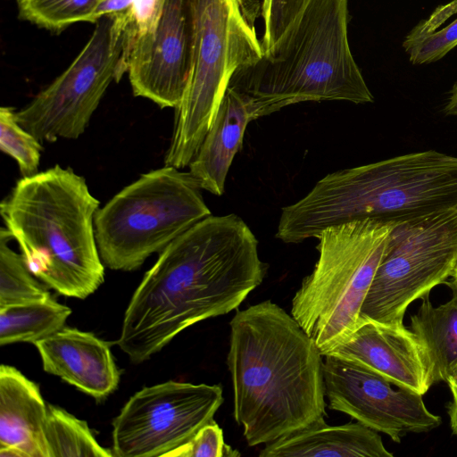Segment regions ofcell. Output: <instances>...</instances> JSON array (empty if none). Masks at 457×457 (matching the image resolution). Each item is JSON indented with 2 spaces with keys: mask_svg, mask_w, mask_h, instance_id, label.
<instances>
[{
  "mask_svg": "<svg viewBox=\"0 0 457 457\" xmlns=\"http://www.w3.org/2000/svg\"><path fill=\"white\" fill-rule=\"evenodd\" d=\"M451 277H452L453 280L457 283V263L455 265V268H454Z\"/></svg>",
  "mask_w": 457,
  "mask_h": 457,
  "instance_id": "obj_31",
  "label": "cell"
},
{
  "mask_svg": "<svg viewBox=\"0 0 457 457\" xmlns=\"http://www.w3.org/2000/svg\"><path fill=\"white\" fill-rule=\"evenodd\" d=\"M260 457H393L378 431L360 422L329 426L322 419L265 445Z\"/></svg>",
  "mask_w": 457,
  "mask_h": 457,
  "instance_id": "obj_18",
  "label": "cell"
},
{
  "mask_svg": "<svg viewBox=\"0 0 457 457\" xmlns=\"http://www.w3.org/2000/svg\"><path fill=\"white\" fill-rule=\"evenodd\" d=\"M45 439L47 457L113 456L98 444L87 422L52 404L47 405Z\"/></svg>",
  "mask_w": 457,
  "mask_h": 457,
  "instance_id": "obj_21",
  "label": "cell"
},
{
  "mask_svg": "<svg viewBox=\"0 0 457 457\" xmlns=\"http://www.w3.org/2000/svg\"><path fill=\"white\" fill-rule=\"evenodd\" d=\"M229 326L233 415L249 446L325 418L323 355L291 314L265 300L237 311Z\"/></svg>",
  "mask_w": 457,
  "mask_h": 457,
  "instance_id": "obj_2",
  "label": "cell"
},
{
  "mask_svg": "<svg viewBox=\"0 0 457 457\" xmlns=\"http://www.w3.org/2000/svg\"><path fill=\"white\" fill-rule=\"evenodd\" d=\"M127 11L102 16L71 64L24 108L20 125L40 142L77 139L112 80L119 81L125 47Z\"/></svg>",
  "mask_w": 457,
  "mask_h": 457,
  "instance_id": "obj_10",
  "label": "cell"
},
{
  "mask_svg": "<svg viewBox=\"0 0 457 457\" xmlns=\"http://www.w3.org/2000/svg\"><path fill=\"white\" fill-rule=\"evenodd\" d=\"M348 0H309L278 42L228 87L248 99L253 120L306 101H374L348 42Z\"/></svg>",
  "mask_w": 457,
  "mask_h": 457,
  "instance_id": "obj_5",
  "label": "cell"
},
{
  "mask_svg": "<svg viewBox=\"0 0 457 457\" xmlns=\"http://www.w3.org/2000/svg\"><path fill=\"white\" fill-rule=\"evenodd\" d=\"M71 310L54 299L0 307V345L44 339L62 329Z\"/></svg>",
  "mask_w": 457,
  "mask_h": 457,
  "instance_id": "obj_20",
  "label": "cell"
},
{
  "mask_svg": "<svg viewBox=\"0 0 457 457\" xmlns=\"http://www.w3.org/2000/svg\"><path fill=\"white\" fill-rule=\"evenodd\" d=\"M327 354L355 361L393 385L422 395L433 386L426 352L403 323L361 320L354 331Z\"/></svg>",
  "mask_w": 457,
  "mask_h": 457,
  "instance_id": "obj_14",
  "label": "cell"
},
{
  "mask_svg": "<svg viewBox=\"0 0 457 457\" xmlns=\"http://www.w3.org/2000/svg\"><path fill=\"white\" fill-rule=\"evenodd\" d=\"M309 0H263L262 16L264 34L263 52H269L290 29Z\"/></svg>",
  "mask_w": 457,
  "mask_h": 457,
  "instance_id": "obj_25",
  "label": "cell"
},
{
  "mask_svg": "<svg viewBox=\"0 0 457 457\" xmlns=\"http://www.w3.org/2000/svg\"><path fill=\"white\" fill-rule=\"evenodd\" d=\"M193 45L192 0H165L155 27L123 54L120 76L129 74L134 96L176 108L189 79Z\"/></svg>",
  "mask_w": 457,
  "mask_h": 457,
  "instance_id": "obj_13",
  "label": "cell"
},
{
  "mask_svg": "<svg viewBox=\"0 0 457 457\" xmlns=\"http://www.w3.org/2000/svg\"><path fill=\"white\" fill-rule=\"evenodd\" d=\"M101 0H17L20 17L41 28L60 31L90 21Z\"/></svg>",
  "mask_w": 457,
  "mask_h": 457,
  "instance_id": "obj_23",
  "label": "cell"
},
{
  "mask_svg": "<svg viewBox=\"0 0 457 457\" xmlns=\"http://www.w3.org/2000/svg\"><path fill=\"white\" fill-rule=\"evenodd\" d=\"M43 369L96 400L118 386L120 372L110 345L89 332L62 328L34 344Z\"/></svg>",
  "mask_w": 457,
  "mask_h": 457,
  "instance_id": "obj_15",
  "label": "cell"
},
{
  "mask_svg": "<svg viewBox=\"0 0 457 457\" xmlns=\"http://www.w3.org/2000/svg\"><path fill=\"white\" fill-rule=\"evenodd\" d=\"M446 383L452 395V400L446 406L449 424L453 435L457 436V365L449 374Z\"/></svg>",
  "mask_w": 457,
  "mask_h": 457,
  "instance_id": "obj_29",
  "label": "cell"
},
{
  "mask_svg": "<svg viewBox=\"0 0 457 457\" xmlns=\"http://www.w3.org/2000/svg\"><path fill=\"white\" fill-rule=\"evenodd\" d=\"M252 120L246 96L228 87L210 129L188 165L202 189L215 195L224 193L230 165Z\"/></svg>",
  "mask_w": 457,
  "mask_h": 457,
  "instance_id": "obj_17",
  "label": "cell"
},
{
  "mask_svg": "<svg viewBox=\"0 0 457 457\" xmlns=\"http://www.w3.org/2000/svg\"><path fill=\"white\" fill-rule=\"evenodd\" d=\"M456 12L457 0L438 7L431 14L429 19L420 22L407 37H416L436 30L438 27H440L450 16H452Z\"/></svg>",
  "mask_w": 457,
  "mask_h": 457,
  "instance_id": "obj_28",
  "label": "cell"
},
{
  "mask_svg": "<svg viewBox=\"0 0 457 457\" xmlns=\"http://www.w3.org/2000/svg\"><path fill=\"white\" fill-rule=\"evenodd\" d=\"M189 171L166 166L142 174L95 215L103 263L113 270L138 269L153 253L212 215Z\"/></svg>",
  "mask_w": 457,
  "mask_h": 457,
  "instance_id": "obj_8",
  "label": "cell"
},
{
  "mask_svg": "<svg viewBox=\"0 0 457 457\" xmlns=\"http://www.w3.org/2000/svg\"><path fill=\"white\" fill-rule=\"evenodd\" d=\"M445 283L452 291L448 301L435 306L426 296L410 317L409 328L426 352L433 385L446 382L457 365V283L453 279Z\"/></svg>",
  "mask_w": 457,
  "mask_h": 457,
  "instance_id": "obj_19",
  "label": "cell"
},
{
  "mask_svg": "<svg viewBox=\"0 0 457 457\" xmlns=\"http://www.w3.org/2000/svg\"><path fill=\"white\" fill-rule=\"evenodd\" d=\"M447 115H457V82L453 85L448 102L444 109Z\"/></svg>",
  "mask_w": 457,
  "mask_h": 457,
  "instance_id": "obj_30",
  "label": "cell"
},
{
  "mask_svg": "<svg viewBox=\"0 0 457 457\" xmlns=\"http://www.w3.org/2000/svg\"><path fill=\"white\" fill-rule=\"evenodd\" d=\"M31 133L17 121L15 111L0 109V148L16 161L23 177L37 173L43 147Z\"/></svg>",
  "mask_w": 457,
  "mask_h": 457,
  "instance_id": "obj_24",
  "label": "cell"
},
{
  "mask_svg": "<svg viewBox=\"0 0 457 457\" xmlns=\"http://www.w3.org/2000/svg\"><path fill=\"white\" fill-rule=\"evenodd\" d=\"M325 395L330 410L388 436L395 443L409 433L436 428L423 395L393 385L373 370L348 359L323 355Z\"/></svg>",
  "mask_w": 457,
  "mask_h": 457,
  "instance_id": "obj_12",
  "label": "cell"
},
{
  "mask_svg": "<svg viewBox=\"0 0 457 457\" xmlns=\"http://www.w3.org/2000/svg\"><path fill=\"white\" fill-rule=\"evenodd\" d=\"M223 401L218 385L170 380L145 386L112 422L113 455L163 456L212 420Z\"/></svg>",
  "mask_w": 457,
  "mask_h": 457,
  "instance_id": "obj_11",
  "label": "cell"
},
{
  "mask_svg": "<svg viewBox=\"0 0 457 457\" xmlns=\"http://www.w3.org/2000/svg\"><path fill=\"white\" fill-rule=\"evenodd\" d=\"M240 453L224 441L223 431L211 420L203 426L188 441L168 452L167 457H234Z\"/></svg>",
  "mask_w": 457,
  "mask_h": 457,
  "instance_id": "obj_27",
  "label": "cell"
},
{
  "mask_svg": "<svg viewBox=\"0 0 457 457\" xmlns=\"http://www.w3.org/2000/svg\"><path fill=\"white\" fill-rule=\"evenodd\" d=\"M457 46V19L440 30L416 37H406L403 47L413 64L437 61Z\"/></svg>",
  "mask_w": 457,
  "mask_h": 457,
  "instance_id": "obj_26",
  "label": "cell"
},
{
  "mask_svg": "<svg viewBox=\"0 0 457 457\" xmlns=\"http://www.w3.org/2000/svg\"><path fill=\"white\" fill-rule=\"evenodd\" d=\"M457 263V204L397 222L361 310V320L403 323L410 304L452 276Z\"/></svg>",
  "mask_w": 457,
  "mask_h": 457,
  "instance_id": "obj_9",
  "label": "cell"
},
{
  "mask_svg": "<svg viewBox=\"0 0 457 457\" xmlns=\"http://www.w3.org/2000/svg\"><path fill=\"white\" fill-rule=\"evenodd\" d=\"M266 270L242 218L210 215L160 253L131 297L115 343L132 362H143L182 330L237 309Z\"/></svg>",
  "mask_w": 457,
  "mask_h": 457,
  "instance_id": "obj_1",
  "label": "cell"
},
{
  "mask_svg": "<svg viewBox=\"0 0 457 457\" xmlns=\"http://www.w3.org/2000/svg\"><path fill=\"white\" fill-rule=\"evenodd\" d=\"M192 67L164 165L188 166L216 116L233 76L264 55L255 30L260 12L252 0H192Z\"/></svg>",
  "mask_w": 457,
  "mask_h": 457,
  "instance_id": "obj_6",
  "label": "cell"
},
{
  "mask_svg": "<svg viewBox=\"0 0 457 457\" xmlns=\"http://www.w3.org/2000/svg\"><path fill=\"white\" fill-rule=\"evenodd\" d=\"M47 416L39 387L16 368L0 367V457H47Z\"/></svg>",
  "mask_w": 457,
  "mask_h": 457,
  "instance_id": "obj_16",
  "label": "cell"
},
{
  "mask_svg": "<svg viewBox=\"0 0 457 457\" xmlns=\"http://www.w3.org/2000/svg\"><path fill=\"white\" fill-rule=\"evenodd\" d=\"M12 239L3 227L0 231V307L50 298L46 287L37 280L21 253L8 245Z\"/></svg>",
  "mask_w": 457,
  "mask_h": 457,
  "instance_id": "obj_22",
  "label": "cell"
},
{
  "mask_svg": "<svg viewBox=\"0 0 457 457\" xmlns=\"http://www.w3.org/2000/svg\"><path fill=\"white\" fill-rule=\"evenodd\" d=\"M396 223L356 220L317 237L319 258L292 299L291 315L322 355L361 322V306Z\"/></svg>",
  "mask_w": 457,
  "mask_h": 457,
  "instance_id": "obj_7",
  "label": "cell"
},
{
  "mask_svg": "<svg viewBox=\"0 0 457 457\" xmlns=\"http://www.w3.org/2000/svg\"><path fill=\"white\" fill-rule=\"evenodd\" d=\"M455 204L457 157L436 150L411 153L326 175L282 208L276 237L297 244L345 222H400Z\"/></svg>",
  "mask_w": 457,
  "mask_h": 457,
  "instance_id": "obj_3",
  "label": "cell"
},
{
  "mask_svg": "<svg viewBox=\"0 0 457 457\" xmlns=\"http://www.w3.org/2000/svg\"><path fill=\"white\" fill-rule=\"evenodd\" d=\"M99 204L82 176L56 164L18 180L0 212L31 273L60 295L85 299L104 278L94 224Z\"/></svg>",
  "mask_w": 457,
  "mask_h": 457,
  "instance_id": "obj_4",
  "label": "cell"
}]
</instances>
